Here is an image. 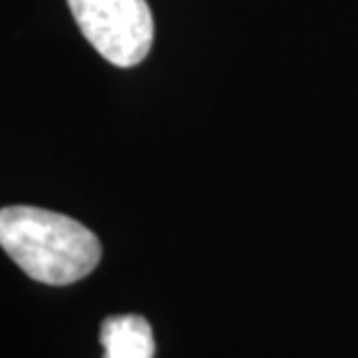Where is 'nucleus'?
I'll list each match as a JSON object with an SVG mask.
<instances>
[{"label": "nucleus", "instance_id": "7ed1b4c3", "mask_svg": "<svg viewBox=\"0 0 358 358\" xmlns=\"http://www.w3.org/2000/svg\"><path fill=\"white\" fill-rule=\"evenodd\" d=\"M104 358H155V338L141 315H116L100 329Z\"/></svg>", "mask_w": 358, "mask_h": 358}, {"label": "nucleus", "instance_id": "f257e3e1", "mask_svg": "<svg viewBox=\"0 0 358 358\" xmlns=\"http://www.w3.org/2000/svg\"><path fill=\"white\" fill-rule=\"evenodd\" d=\"M0 248L28 278L53 287L83 280L102 259L100 238L88 227L35 206L0 208Z\"/></svg>", "mask_w": 358, "mask_h": 358}, {"label": "nucleus", "instance_id": "f03ea898", "mask_svg": "<svg viewBox=\"0 0 358 358\" xmlns=\"http://www.w3.org/2000/svg\"><path fill=\"white\" fill-rule=\"evenodd\" d=\"M83 37L104 60L134 67L153 47L155 26L146 0H67Z\"/></svg>", "mask_w": 358, "mask_h": 358}]
</instances>
